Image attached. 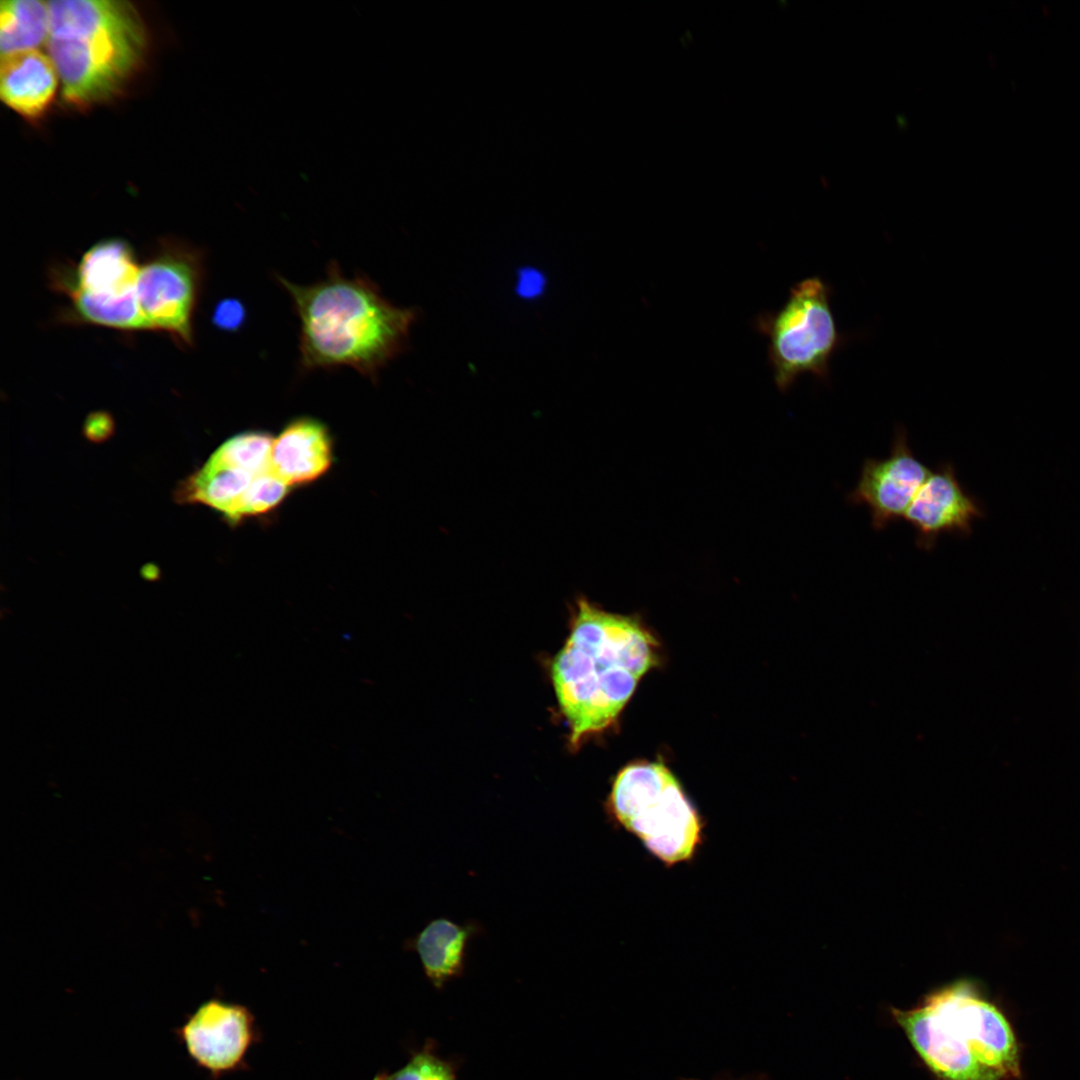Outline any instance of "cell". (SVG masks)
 I'll list each match as a JSON object with an SVG mask.
<instances>
[{
	"mask_svg": "<svg viewBox=\"0 0 1080 1080\" xmlns=\"http://www.w3.org/2000/svg\"><path fill=\"white\" fill-rule=\"evenodd\" d=\"M983 516L977 500L961 486L951 463L940 464L923 483L904 519L914 528L916 545L930 551L942 534L968 536Z\"/></svg>",
	"mask_w": 1080,
	"mask_h": 1080,
	"instance_id": "30bf717a",
	"label": "cell"
},
{
	"mask_svg": "<svg viewBox=\"0 0 1080 1080\" xmlns=\"http://www.w3.org/2000/svg\"><path fill=\"white\" fill-rule=\"evenodd\" d=\"M616 826L637 836L666 866L691 860L703 843L704 822L662 762H636L614 779L606 804Z\"/></svg>",
	"mask_w": 1080,
	"mask_h": 1080,
	"instance_id": "5b68a950",
	"label": "cell"
},
{
	"mask_svg": "<svg viewBox=\"0 0 1080 1080\" xmlns=\"http://www.w3.org/2000/svg\"><path fill=\"white\" fill-rule=\"evenodd\" d=\"M332 458L330 433L317 419H294L273 438L271 468L289 487L321 477L330 468Z\"/></svg>",
	"mask_w": 1080,
	"mask_h": 1080,
	"instance_id": "7c38bea8",
	"label": "cell"
},
{
	"mask_svg": "<svg viewBox=\"0 0 1080 1080\" xmlns=\"http://www.w3.org/2000/svg\"><path fill=\"white\" fill-rule=\"evenodd\" d=\"M893 1017L943 1080H1003L1019 1073L1010 1024L967 983L945 987L914 1009H895Z\"/></svg>",
	"mask_w": 1080,
	"mask_h": 1080,
	"instance_id": "277c9868",
	"label": "cell"
},
{
	"mask_svg": "<svg viewBox=\"0 0 1080 1080\" xmlns=\"http://www.w3.org/2000/svg\"><path fill=\"white\" fill-rule=\"evenodd\" d=\"M48 2L39 0L2 1L0 6L1 56L37 50L48 40Z\"/></svg>",
	"mask_w": 1080,
	"mask_h": 1080,
	"instance_id": "9a60e30c",
	"label": "cell"
},
{
	"mask_svg": "<svg viewBox=\"0 0 1080 1080\" xmlns=\"http://www.w3.org/2000/svg\"><path fill=\"white\" fill-rule=\"evenodd\" d=\"M245 315V308L240 301L227 298L216 304L212 314V322L219 329L234 331L242 326Z\"/></svg>",
	"mask_w": 1080,
	"mask_h": 1080,
	"instance_id": "ac0fdd59",
	"label": "cell"
},
{
	"mask_svg": "<svg viewBox=\"0 0 1080 1080\" xmlns=\"http://www.w3.org/2000/svg\"><path fill=\"white\" fill-rule=\"evenodd\" d=\"M373 1080H458L455 1063L442 1058L434 1042L413 1051L407 1063L394 1072H379Z\"/></svg>",
	"mask_w": 1080,
	"mask_h": 1080,
	"instance_id": "2e32d148",
	"label": "cell"
},
{
	"mask_svg": "<svg viewBox=\"0 0 1080 1080\" xmlns=\"http://www.w3.org/2000/svg\"><path fill=\"white\" fill-rule=\"evenodd\" d=\"M49 4L47 40L65 102L78 109L120 94L143 64L148 33L127 1L60 0Z\"/></svg>",
	"mask_w": 1080,
	"mask_h": 1080,
	"instance_id": "3957f363",
	"label": "cell"
},
{
	"mask_svg": "<svg viewBox=\"0 0 1080 1080\" xmlns=\"http://www.w3.org/2000/svg\"><path fill=\"white\" fill-rule=\"evenodd\" d=\"M60 81L50 58L39 50L1 57L0 96L28 121L42 118L56 97Z\"/></svg>",
	"mask_w": 1080,
	"mask_h": 1080,
	"instance_id": "4fadbf2b",
	"label": "cell"
},
{
	"mask_svg": "<svg viewBox=\"0 0 1080 1080\" xmlns=\"http://www.w3.org/2000/svg\"><path fill=\"white\" fill-rule=\"evenodd\" d=\"M678 1080H700V1079L680 1078ZM711 1080H766V1078H765L764 1075H762L760 1073H757V1074H753V1075L743 1076V1077H740V1078H732V1077H730L728 1075H719V1076H717V1077H715V1078H713Z\"/></svg>",
	"mask_w": 1080,
	"mask_h": 1080,
	"instance_id": "d6986e66",
	"label": "cell"
},
{
	"mask_svg": "<svg viewBox=\"0 0 1080 1080\" xmlns=\"http://www.w3.org/2000/svg\"><path fill=\"white\" fill-rule=\"evenodd\" d=\"M479 932L480 925L476 922L460 925L447 918H437L416 935L410 945L419 955L425 976L433 987L440 990L463 975L468 943Z\"/></svg>",
	"mask_w": 1080,
	"mask_h": 1080,
	"instance_id": "5bb4252c",
	"label": "cell"
},
{
	"mask_svg": "<svg viewBox=\"0 0 1080 1080\" xmlns=\"http://www.w3.org/2000/svg\"><path fill=\"white\" fill-rule=\"evenodd\" d=\"M657 658L655 638L637 619L579 599L570 635L551 669L571 743L611 725Z\"/></svg>",
	"mask_w": 1080,
	"mask_h": 1080,
	"instance_id": "6da1fadb",
	"label": "cell"
},
{
	"mask_svg": "<svg viewBox=\"0 0 1080 1080\" xmlns=\"http://www.w3.org/2000/svg\"><path fill=\"white\" fill-rule=\"evenodd\" d=\"M758 328L768 338L776 386L786 391L803 374L827 380L830 361L842 344L831 307L830 287L814 276L798 282L785 304L764 314Z\"/></svg>",
	"mask_w": 1080,
	"mask_h": 1080,
	"instance_id": "8992f818",
	"label": "cell"
},
{
	"mask_svg": "<svg viewBox=\"0 0 1080 1080\" xmlns=\"http://www.w3.org/2000/svg\"><path fill=\"white\" fill-rule=\"evenodd\" d=\"M203 277L200 252L165 242L140 267L136 295L148 329L169 333L190 345L193 314Z\"/></svg>",
	"mask_w": 1080,
	"mask_h": 1080,
	"instance_id": "52a82bcc",
	"label": "cell"
},
{
	"mask_svg": "<svg viewBox=\"0 0 1080 1080\" xmlns=\"http://www.w3.org/2000/svg\"><path fill=\"white\" fill-rule=\"evenodd\" d=\"M289 488L272 470L258 476L243 503L241 521L273 510L286 497Z\"/></svg>",
	"mask_w": 1080,
	"mask_h": 1080,
	"instance_id": "e0dca14e",
	"label": "cell"
},
{
	"mask_svg": "<svg viewBox=\"0 0 1080 1080\" xmlns=\"http://www.w3.org/2000/svg\"><path fill=\"white\" fill-rule=\"evenodd\" d=\"M300 321V362L305 369L348 366L374 378L407 345L417 312L389 302L361 276L348 278L336 263L311 285L281 276Z\"/></svg>",
	"mask_w": 1080,
	"mask_h": 1080,
	"instance_id": "7a4b0ae2",
	"label": "cell"
},
{
	"mask_svg": "<svg viewBox=\"0 0 1080 1080\" xmlns=\"http://www.w3.org/2000/svg\"><path fill=\"white\" fill-rule=\"evenodd\" d=\"M191 1061L211 1078L246 1068V1057L259 1040L253 1013L244 1005L211 998L176 1028Z\"/></svg>",
	"mask_w": 1080,
	"mask_h": 1080,
	"instance_id": "ba28073f",
	"label": "cell"
},
{
	"mask_svg": "<svg viewBox=\"0 0 1080 1080\" xmlns=\"http://www.w3.org/2000/svg\"><path fill=\"white\" fill-rule=\"evenodd\" d=\"M140 267L125 240L104 239L82 256L72 277H55L54 286L68 294L97 301H116L136 294Z\"/></svg>",
	"mask_w": 1080,
	"mask_h": 1080,
	"instance_id": "8fae6325",
	"label": "cell"
},
{
	"mask_svg": "<svg viewBox=\"0 0 1080 1080\" xmlns=\"http://www.w3.org/2000/svg\"><path fill=\"white\" fill-rule=\"evenodd\" d=\"M930 473L931 470L910 449L907 433L899 426L887 457L865 459L847 501L865 505L871 515L872 527L882 530L889 523L904 518Z\"/></svg>",
	"mask_w": 1080,
	"mask_h": 1080,
	"instance_id": "9c48e42d",
	"label": "cell"
}]
</instances>
